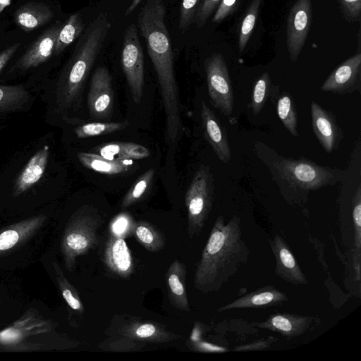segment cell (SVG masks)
<instances>
[{"label": "cell", "instance_id": "obj_43", "mask_svg": "<svg viewBox=\"0 0 361 361\" xmlns=\"http://www.w3.org/2000/svg\"><path fill=\"white\" fill-rule=\"evenodd\" d=\"M195 349L202 352H224L226 350L222 347L212 345L206 342H200L192 344Z\"/></svg>", "mask_w": 361, "mask_h": 361}, {"label": "cell", "instance_id": "obj_8", "mask_svg": "<svg viewBox=\"0 0 361 361\" xmlns=\"http://www.w3.org/2000/svg\"><path fill=\"white\" fill-rule=\"evenodd\" d=\"M208 94L212 105L224 116L232 114L234 97L226 61L220 53H213L204 61Z\"/></svg>", "mask_w": 361, "mask_h": 361}, {"label": "cell", "instance_id": "obj_37", "mask_svg": "<svg viewBox=\"0 0 361 361\" xmlns=\"http://www.w3.org/2000/svg\"><path fill=\"white\" fill-rule=\"evenodd\" d=\"M145 343L130 340L124 337L109 338L99 345L104 350L130 351L137 350L143 348Z\"/></svg>", "mask_w": 361, "mask_h": 361}, {"label": "cell", "instance_id": "obj_17", "mask_svg": "<svg viewBox=\"0 0 361 361\" xmlns=\"http://www.w3.org/2000/svg\"><path fill=\"white\" fill-rule=\"evenodd\" d=\"M104 261L107 268L119 277L128 278L133 271V257L124 238L112 233L105 245Z\"/></svg>", "mask_w": 361, "mask_h": 361}, {"label": "cell", "instance_id": "obj_9", "mask_svg": "<svg viewBox=\"0 0 361 361\" xmlns=\"http://www.w3.org/2000/svg\"><path fill=\"white\" fill-rule=\"evenodd\" d=\"M312 22L311 0H297L287 19L286 46L290 60L295 62L305 44Z\"/></svg>", "mask_w": 361, "mask_h": 361}, {"label": "cell", "instance_id": "obj_23", "mask_svg": "<svg viewBox=\"0 0 361 361\" xmlns=\"http://www.w3.org/2000/svg\"><path fill=\"white\" fill-rule=\"evenodd\" d=\"M54 16L49 6L42 2H29L16 10L15 21L23 30H36L48 23Z\"/></svg>", "mask_w": 361, "mask_h": 361}, {"label": "cell", "instance_id": "obj_2", "mask_svg": "<svg viewBox=\"0 0 361 361\" xmlns=\"http://www.w3.org/2000/svg\"><path fill=\"white\" fill-rule=\"evenodd\" d=\"M249 255L240 218L233 216L226 224L224 216L219 215L195 270V288L203 293L219 291L247 264Z\"/></svg>", "mask_w": 361, "mask_h": 361}, {"label": "cell", "instance_id": "obj_32", "mask_svg": "<svg viewBox=\"0 0 361 361\" xmlns=\"http://www.w3.org/2000/svg\"><path fill=\"white\" fill-rule=\"evenodd\" d=\"M262 0H252L246 9L238 37V49L243 52L252 34Z\"/></svg>", "mask_w": 361, "mask_h": 361}, {"label": "cell", "instance_id": "obj_10", "mask_svg": "<svg viewBox=\"0 0 361 361\" xmlns=\"http://www.w3.org/2000/svg\"><path fill=\"white\" fill-rule=\"evenodd\" d=\"M114 101L111 76L106 68L99 66L92 75L87 95L90 117L102 121L109 119L113 113Z\"/></svg>", "mask_w": 361, "mask_h": 361}, {"label": "cell", "instance_id": "obj_7", "mask_svg": "<svg viewBox=\"0 0 361 361\" xmlns=\"http://www.w3.org/2000/svg\"><path fill=\"white\" fill-rule=\"evenodd\" d=\"M121 66L133 99L140 104L144 87V56L137 27L134 23L130 24L123 33Z\"/></svg>", "mask_w": 361, "mask_h": 361}, {"label": "cell", "instance_id": "obj_1", "mask_svg": "<svg viewBox=\"0 0 361 361\" xmlns=\"http://www.w3.org/2000/svg\"><path fill=\"white\" fill-rule=\"evenodd\" d=\"M165 16L163 0H146L137 15L136 26L145 40L159 84L166 118V138L173 142L183 130V123L173 50Z\"/></svg>", "mask_w": 361, "mask_h": 361}, {"label": "cell", "instance_id": "obj_25", "mask_svg": "<svg viewBox=\"0 0 361 361\" xmlns=\"http://www.w3.org/2000/svg\"><path fill=\"white\" fill-rule=\"evenodd\" d=\"M79 161L87 169L99 173L116 175L128 171L133 160H111L95 153L78 152Z\"/></svg>", "mask_w": 361, "mask_h": 361}, {"label": "cell", "instance_id": "obj_42", "mask_svg": "<svg viewBox=\"0 0 361 361\" xmlns=\"http://www.w3.org/2000/svg\"><path fill=\"white\" fill-rule=\"evenodd\" d=\"M19 47L20 43H16L0 53V72L13 57Z\"/></svg>", "mask_w": 361, "mask_h": 361}, {"label": "cell", "instance_id": "obj_27", "mask_svg": "<svg viewBox=\"0 0 361 361\" xmlns=\"http://www.w3.org/2000/svg\"><path fill=\"white\" fill-rule=\"evenodd\" d=\"M133 232L136 240L149 252H158L164 246V235L147 221L134 223Z\"/></svg>", "mask_w": 361, "mask_h": 361}, {"label": "cell", "instance_id": "obj_15", "mask_svg": "<svg viewBox=\"0 0 361 361\" xmlns=\"http://www.w3.org/2000/svg\"><path fill=\"white\" fill-rule=\"evenodd\" d=\"M62 26L58 22L44 30L19 59L13 68L27 70L47 61L54 53L57 37Z\"/></svg>", "mask_w": 361, "mask_h": 361}, {"label": "cell", "instance_id": "obj_35", "mask_svg": "<svg viewBox=\"0 0 361 361\" xmlns=\"http://www.w3.org/2000/svg\"><path fill=\"white\" fill-rule=\"evenodd\" d=\"M203 0H183L180 9L178 27L185 32L194 23Z\"/></svg>", "mask_w": 361, "mask_h": 361}, {"label": "cell", "instance_id": "obj_39", "mask_svg": "<svg viewBox=\"0 0 361 361\" xmlns=\"http://www.w3.org/2000/svg\"><path fill=\"white\" fill-rule=\"evenodd\" d=\"M221 0H203L195 16L194 23L198 28L202 27L217 8Z\"/></svg>", "mask_w": 361, "mask_h": 361}, {"label": "cell", "instance_id": "obj_40", "mask_svg": "<svg viewBox=\"0 0 361 361\" xmlns=\"http://www.w3.org/2000/svg\"><path fill=\"white\" fill-rule=\"evenodd\" d=\"M241 0H221L214 14L212 22L220 23L232 15L238 8Z\"/></svg>", "mask_w": 361, "mask_h": 361}, {"label": "cell", "instance_id": "obj_24", "mask_svg": "<svg viewBox=\"0 0 361 361\" xmlns=\"http://www.w3.org/2000/svg\"><path fill=\"white\" fill-rule=\"evenodd\" d=\"M95 154L111 160H138L148 157L149 150L145 147L130 142L103 143L93 149Z\"/></svg>", "mask_w": 361, "mask_h": 361}, {"label": "cell", "instance_id": "obj_4", "mask_svg": "<svg viewBox=\"0 0 361 361\" xmlns=\"http://www.w3.org/2000/svg\"><path fill=\"white\" fill-rule=\"evenodd\" d=\"M111 25L107 14L100 13L82 33L57 83L56 103L61 111L80 104L84 85Z\"/></svg>", "mask_w": 361, "mask_h": 361}, {"label": "cell", "instance_id": "obj_44", "mask_svg": "<svg viewBox=\"0 0 361 361\" xmlns=\"http://www.w3.org/2000/svg\"><path fill=\"white\" fill-rule=\"evenodd\" d=\"M142 1V0H132L130 4L125 12V16H126L130 15Z\"/></svg>", "mask_w": 361, "mask_h": 361}, {"label": "cell", "instance_id": "obj_12", "mask_svg": "<svg viewBox=\"0 0 361 361\" xmlns=\"http://www.w3.org/2000/svg\"><path fill=\"white\" fill-rule=\"evenodd\" d=\"M311 122L313 132L324 150L331 153L336 150L343 138V133L336 116L331 111L312 101Z\"/></svg>", "mask_w": 361, "mask_h": 361}, {"label": "cell", "instance_id": "obj_5", "mask_svg": "<svg viewBox=\"0 0 361 361\" xmlns=\"http://www.w3.org/2000/svg\"><path fill=\"white\" fill-rule=\"evenodd\" d=\"M102 222L98 211L83 205L70 218L61 237L60 248L66 269L72 271L76 259L97 244V229Z\"/></svg>", "mask_w": 361, "mask_h": 361}, {"label": "cell", "instance_id": "obj_31", "mask_svg": "<svg viewBox=\"0 0 361 361\" xmlns=\"http://www.w3.org/2000/svg\"><path fill=\"white\" fill-rule=\"evenodd\" d=\"M129 126L128 121L121 122H93L80 126L75 129L78 138H87L111 134Z\"/></svg>", "mask_w": 361, "mask_h": 361}, {"label": "cell", "instance_id": "obj_30", "mask_svg": "<svg viewBox=\"0 0 361 361\" xmlns=\"http://www.w3.org/2000/svg\"><path fill=\"white\" fill-rule=\"evenodd\" d=\"M84 30V24L79 13L71 15L62 26L56 40L54 54H59L76 39Z\"/></svg>", "mask_w": 361, "mask_h": 361}, {"label": "cell", "instance_id": "obj_36", "mask_svg": "<svg viewBox=\"0 0 361 361\" xmlns=\"http://www.w3.org/2000/svg\"><path fill=\"white\" fill-rule=\"evenodd\" d=\"M353 221L355 231V245L358 257L361 252V185L357 186L352 201Z\"/></svg>", "mask_w": 361, "mask_h": 361}, {"label": "cell", "instance_id": "obj_26", "mask_svg": "<svg viewBox=\"0 0 361 361\" xmlns=\"http://www.w3.org/2000/svg\"><path fill=\"white\" fill-rule=\"evenodd\" d=\"M52 264L59 288L68 307L69 317L80 318L85 312V309L77 290L66 278L59 264L53 262Z\"/></svg>", "mask_w": 361, "mask_h": 361}, {"label": "cell", "instance_id": "obj_41", "mask_svg": "<svg viewBox=\"0 0 361 361\" xmlns=\"http://www.w3.org/2000/svg\"><path fill=\"white\" fill-rule=\"evenodd\" d=\"M133 224L134 223L128 214H120L114 219L111 225V233L123 237V235L126 233L128 228L133 226Z\"/></svg>", "mask_w": 361, "mask_h": 361}, {"label": "cell", "instance_id": "obj_18", "mask_svg": "<svg viewBox=\"0 0 361 361\" xmlns=\"http://www.w3.org/2000/svg\"><path fill=\"white\" fill-rule=\"evenodd\" d=\"M287 300L288 297L285 293L279 290L274 286H266L218 308L217 312L235 309L267 308L281 305Z\"/></svg>", "mask_w": 361, "mask_h": 361}, {"label": "cell", "instance_id": "obj_6", "mask_svg": "<svg viewBox=\"0 0 361 361\" xmlns=\"http://www.w3.org/2000/svg\"><path fill=\"white\" fill-rule=\"evenodd\" d=\"M214 178L208 165L202 164L188 187L185 202L188 210V233L198 236L211 212L214 200Z\"/></svg>", "mask_w": 361, "mask_h": 361}, {"label": "cell", "instance_id": "obj_20", "mask_svg": "<svg viewBox=\"0 0 361 361\" xmlns=\"http://www.w3.org/2000/svg\"><path fill=\"white\" fill-rule=\"evenodd\" d=\"M118 332L121 337L145 344L164 343L180 337L156 323L141 321L130 322L123 325Z\"/></svg>", "mask_w": 361, "mask_h": 361}, {"label": "cell", "instance_id": "obj_13", "mask_svg": "<svg viewBox=\"0 0 361 361\" xmlns=\"http://www.w3.org/2000/svg\"><path fill=\"white\" fill-rule=\"evenodd\" d=\"M47 216L39 214L8 225L0 230V257L16 250L42 228Z\"/></svg>", "mask_w": 361, "mask_h": 361}, {"label": "cell", "instance_id": "obj_22", "mask_svg": "<svg viewBox=\"0 0 361 361\" xmlns=\"http://www.w3.org/2000/svg\"><path fill=\"white\" fill-rule=\"evenodd\" d=\"M49 155V147L44 145L30 159L16 178L13 190V196H19L41 179L47 168Z\"/></svg>", "mask_w": 361, "mask_h": 361}, {"label": "cell", "instance_id": "obj_19", "mask_svg": "<svg viewBox=\"0 0 361 361\" xmlns=\"http://www.w3.org/2000/svg\"><path fill=\"white\" fill-rule=\"evenodd\" d=\"M313 320L311 316L276 313L271 314L265 321L255 323L254 325L277 332L287 338H294L310 329Z\"/></svg>", "mask_w": 361, "mask_h": 361}, {"label": "cell", "instance_id": "obj_29", "mask_svg": "<svg viewBox=\"0 0 361 361\" xmlns=\"http://www.w3.org/2000/svg\"><path fill=\"white\" fill-rule=\"evenodd\" d=\"M276 111L279 118L284 127L294 137H298V114L294 99L286 92L280 94L276 104Z\"/></svg>", "mask_w": 361, "mask_h": 361}, {"label": "cell", "instance_id": "obj_14", "mask_svg": "<svg viewBox=\"0 0 361 361\" xmlns=\"http://www.w3.org/2000/svg\"><path fill=\"white\" fill-rule=\"evenodd\" d=\"M200 116L204 136L219 159L224 164L231 159V149L226 130L208 105L201 102Z\"/></svg>", "mask_w": 361, "mask_h": 361}, {"label": "cell", "instance_id": "obj_21", "mask_svg": "<svg viewBox=\"0 0 361 361\" xmlns=\"http://www.w3.org/2000/svg\"><path fill=\"white\" fill-rule=\"evenodd\" d=\"M186 267L176 259L166 273V286L169 301L174 307L181 311L190 310L185 288Z\"/></svg>", "mask_w": 361, "mask_h": 361}, {"label": "cell", "instance_id": "obj_11", "mask_svg": "<svg viewBox=\"0 0 361 361\" xmlns=\"http://www.w3.org/2000/svg\"><path fill=\"white\" fill-rule=\"evenodd\" d=\"M361 87V53L358 51L326 78L320 89L324 92L346 94L360 91Z\"/></svg>", "mask_w": 361, "mask_h": 361}, {"label": "cell", "instance_id": "obj_3", "mask_svg": "<svg viewBox=\"0 0 361 361\" xmlns=\"http://www.w3.org/2000/svg\"><path fill=\"white\" fill-rule=\"evenodd\" d=\"M257 156L264 163L281 193L288 202L305 200L307 194L341 182L345 171L300 158L295 159L279 155L264 144L255 142Z\"/></svg>", "mask_w": 361, "mask_h": 361}, {"label": "cell", "instance_id": "obj_33", "mask_svg": "<svg viewBox=\"0 0 361 361\" xmlns=\"http://www.w3.org/2000/svg\"><path fill=\"white\" fill-rule=\"evenodd\" d=\"M154 173V169H150L137 178L128 192L124 196L121 202L122 207H128L138 202L142 198L147 190L149 188V186L152 185Z\"/></svg>", "mask_w": 361, "mask_h": 361}, {"label": "cell", "instance_id": "obj_28", "mask_svg": "<svg viewBox=\"0 0 361 361\" xmlns=\"http://www.w3.org/2000/svg\"><path fill=\"white\" fill-rule=\"evenodd\" d=\"M30 99L29 92L20 85H0V112L22 109Z\"/></svg>", "mask_w": 361, "mask_h": 361}, {"label": "cell", "instance_id": "obj_38", "mask_svg": "<svg viewBox=\"0 0 361 361\" xmlns=\"http://www.w3.org/2000/svg\"><path fill=\"white\" fill-rule=\"evenodd\" d=\"M341 12L349 23L360 22L361 19V0H337Z\"/></svg>", "mask_w": 361, "mask_h": 361}, {"label": "cell", "instance_id": "obj_16", "mask_svg": "<svg viewBox=\"0 0 361 361\" xmlns=\"http://www.w3.org/2000/svg\"><path fill=\"white\" fill-rule=\"evenodd\" d=\"M270 245L276 260V274L293 285L307 284L305 274L283 238L276 234L270 240Z\"/></svg>", "mask_w": 361, "mask_h": 361}, {"label": "cell", "instance_id": "obj_34", "mask_svg": "<svg viewBox=\"0 0 361 361\" xmlns=\"http://www.w3.org/2000/svg\"><path fill=\"white\" fill-rule=\"evenodd\" d=\"M271 86V77L267 72H264L253 87L251 107L254 116H257L265 106Z\"/></svg>", "mask_w": 361, "mask_h": 361}]
</instances>
